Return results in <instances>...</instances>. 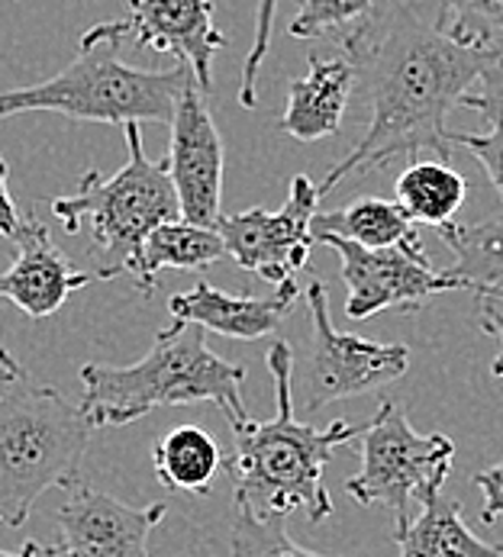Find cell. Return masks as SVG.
Returning <instances> with one entry per match:
<instances>
[{
    "label": "cell",
    "instance_id": "cell-1",
    "mask_svg": "<svg viewBox=\"0 0 503 557\" xmlns=\"http://www.w3.org/2000/svg\"><path fill=\"white\" fill-rule=\"evenodd\" d=\"M342 52L368 87L371 123L358 146L320 184V197L348 174L419 156L452 159L449 110L478 81L488 49L462 42L449 29V10H422V0H378L342 36Z\"/></svg>",
    "mask_w": 503,
    "mask_h": 557
},
{
    "label": "cell",
    "instance_id": "cell-2",
    "mask_svg": "<svg viewBox=\"0 0 503 557\" xmlns=\"http://www.w3.org/2000/svg\"><path fill=\"white\" fill-rule=\"evenodd\" d=\"M268 371L274 377L278 409L271 419H246L233 429L236 451L226 458L233 478V499L258 516L304 512L310 522L333 516V496L323 471L339 445L365 435V425L339 419L327 429L307 425L294 416V351L287 342L268 348Z\"/></svg>",
    "mask_w": 503,
    "mask_h": 557
},
{
    "label": "cell",
    "instance_id": "cell-3",
    "mask_svg": "<svg viewBox=\"0 0 503 557\" xmlns=\"http://www.w3.org/2000/svg\"><path fill=\"white\" fill-rule=\"evenodd\" d=\"M204 325L174 319L156 335L152 351L130 364H84L82 412L94 429L139 422L162 406L213 403L230 425L252 419L243 403L246 368L223 361L204 342Z\"/></svg>",
    "mask_w": 503,
    "mask_h": 557
},
{
    "label": "cell",
    "instance_id": "cell-4",
    "mask_svg": "<svg viewBox=\"0 0 503 557\" xmlns=\"http://www.w3.org/2000/svg\"><path fill=\"white\" fill-rule=\"evenodd\" d=\"M130 29L120 20L90 26L78 42V55L52 78L29 87H0V120L20 113H62L87 123H168L177 97L191 81V65L177 62L165 72H143L123 62L120 49Z\"/></svg>",
    "mask_w": 503,
    "mask_h": 557
},
{
    "label": "cell",
    "instance_id": "cell-5",
    "mask_svg": "<svg viewBox=\"0 0 503 557\" xmlns=\"http://www.w3.org/2000/svg\"><path fill=\"white\" fill-rule=\"evenodd\" d=\"M90 422L78 403L29 371L0 348V522L20 529L42 493L75 486Z\"/></svg>",
    "mask_w": 503,
    "mask_h": 557
},
{
    "label": "cell",
    "instance_id": "cell-6",
    "mask_svg": "<svg viewBox=\"0 0 503 557\" xmlns=\"http://www.w3.org/2000/svg\"><path fill=\"white\" fill-rule=\"evenodd\" d=\"M126 136V164L103 177L97 168L84 171L78 194L52 200V216L65 226V233H90L94 245V277L110 281L120 274H133L146 239L181 220V203L174 181L168 174V161H152L143 149L139 123L123 126Z\"/></svg>",
    "mask_w": 503,
    "mask_h": 557
},
{
    "label": "cell",
    "instance_id": "cell-7",
    "mask_svg": "<svg viewBox=\"0 0 503 557\" xmlns=\"http://www.w3.org/2000/svg\"><path fill=\"white\" fill-rule=\"evenodd\" d=\"M452 458V438L419 435L407 412L384 399L361 435V471L345 480V490L361 506H384L397 516V525H407L414 503L422 506L442 493Z\"/></svg>",
    "mask_w": 503,
    "mask_h": 557
},
{
    "label": "cell",
    "instance_id": "cell-8",
    "mask_svg": "<svg viewBox=\"0 0 503 557\" xmlns=\"http://www.w3.org/2000/svg\"><path fill=\"white\" fill-rule=\"evenodd\" d=\"M307 304L314 322V342H310L304 403L310 412L330 406L335 399L371 394L407 374L410 351L404 345H381L335 329L330 319V297L320 281H310Z\"/></svg>",
    "mask_w": 503,
    "mask_h": 557
},
{
    "label": "cell",
    "instance_id": "cell-9",
    "mask_svg": "<svg viewBox=\"0 0 503 557\" xmlns=\"http://www.w3.org/2000/svg\"><path fill=\"white\" fill-rule=\"evenodd\" d=\"M342 261L345 317L368 319L381 310H419L429 297L449 290H468L465 281L449 271H435L422 248H361L339 236H317Z\"/></svg>",
    "mask_w": 503,
    "mask_h": 557
},
{
    "label": "cell",
    "instance_id": "cell-10",
    "mask_svg": "<svg viewBox=\"0 0 503 557\" xmlns=\"http://www.w3.org/2000/svg\"><path fill=\"white\" fill-rule=\"evenodd\" d=\"M320 200V184H314L307 174H294L281 210H246L236 216H220L217 233L226 245V255L240 268L271 284H287L300 268H307L317 245L314 220Z\"/></svg>",
    "mask_w": 503,
    "mask_h": 557
},
{
    "label": "cell",
    "instance_id": "cell-11",
    "mask_svg": "<svg viewBox=\"0 0 503 557\" xmlns=\"http://www.w3.org/2000/svg\"><path fill=\"white\" fill-rule=\"evenodd\" d=\"M165 161L177 190L181 220L204 230H217L223 216V139L194 75L184 84L174 107Z\"/></svg>",
    "mask_w": 503,
    "mask_h": 557
},
{
    "label": "cell",
    "instance_id": "cell-12",
    "mask_svg": "<svg viewBox=\"0 0 503 557\" xmlns=\"http://www.w3.org/2000/svg\"><path fill=\"white\" fill-rule=\"evenodd\" d=\"M165 503L130 506L87 483L69 486L65 503L56 509L65 557H152L149 535L165 519Z\"/></svg>",
    "mask_w": 503,
    "mask_h": 557
},
{
    "label": "cell",
    "instance_id": "cell-13",
    "mask_svg": "<svg viewBox=\"0 0 503 557\" xmlns=\"http://www.w3.org/2000/svg\"><path fill=\"white\" fill-rule=\"evenodd\" d=\"M139 49L187 62L204 94L213 90V55L226 36L213 26V0H130L123 16Z\"/></svg>",
    "mask_w": 503,
    "mask_h": 557
},
{
    "label": "cell",
    "instance_id": "cell-14",
    "mask_svg": "<svg viewBox=\"0 0 503 557\" xmlns=\"http://www.w3.org/2000/svg\"><path fill=\"white\" fill-rule=\"evenodd\" d=\"M94 271L75 268L49 236V230L33 220L29 233L16 242V261L0 271V300L13 304L26 317H56L75 290L87 287Z\"/></svg>",
    "mask_w": 503,
    "mask_h": 557
},
{
    "label": "cell",
    "instance_id": "cell-15",
    "mask_svg": "<svg viewBox=\"0 0 503 557\" xmlns=\"http://www.w3.org/2000/svg\"><path fill=\"white\" fill-rule=\"evenodd\" d=\"M297 297H300L297 281L278 284V290L271 297H249V294L233 297V294H223V290L200 281L191 290L174 294L168 300V310L181 322L204 325L207 332H217L226 338L252 342V338L271 335L284 322V317L294 310Z\"/></svg>",
    "mask_w": 503,
    "mask_h": 557
},
{
    "label": "cell",
    "instance_id": "cell-16",
    "mask_svg": "<svg viewBox=\"0 0 503 557\" xmlns=\"http://www.w3.org/2000/svg\"><path fill=\"white\" fill-rule=\"evenodd\" d=\"M355 65L348 59L310 55L307 75L291 81L287 110L281 116V133L297 143H320L339 133L348 94L355 87Z\"/></svg>",
    "mask_w": 503,
    "mask_h": 557
},
{
    "label": "cell",
    "instance_id": "cell-17",
    "mask_svg": "<svg viewBox=\"0 0 503 557\" xmlns=\"http://www.w3.org/2000/svg\"><path fill=\"white\" fill-rule=\"evenodd\" d=\"M394 542L401 545V557H503V545H491L478 539L455 499L442 493L422 503V512L407 525H397Z\"/></svg>",
    "mask_w": 503,
    "mask_h": 557
},
{
    "label": "cell",
    "instance_id": "cell-18",
    "mask_svg": "<svg viewBox=\"0 0 503 557\" xmlns=\"http://www.w3.org/2000/svg\"><path fill=\"white\" fill-rule=\"evenodd\" d=\"M152 468L165 490L207 496L217 474L226 471V455L207 429L177 425L152 445Z\"/></svg>",
    "mask_w": 503,
    "mask_h": 557
},
{
    "label": "cell",
    "instance_id": "cell-19",
    "mask_svg": "<svg viewBox=\"0 0 503 557\" xmlns=\"http://www.w3.org/2000/svg\"><path fill=\"white\" fill-rule=\"evenodd\" d=\"M223 255H226V245L217 230H204V226L174 220V223L159 226L146 239L130 277L149 297V294H156L162 271H171V268L174 271H200V268H210L213 261H220Z\"/></svg>",
    "mask_w": 503,
    "mask_h": 557
},
{
    "label": "cell",
    "instance_id": "cell-20",
    "mask_svg": "<svg viewBox=\"0 0 503 557\" xmlns=\"http://www.w3.org/2000/svg\"><path fill=\"white\" fill-rule=\"evenodd\" d=\"M317 236H339L361 248H397V245L422 248L417 223L401 210L397 200H381V197H358L342 210L317 213L314 239Z\"/></svg>",
    "mask_w": 503,
    "mask_h": 557
},
{
    "label": "cell",
    "instance_id": "cell-21",
    "mask_svg": "<svg viewBox=\"0 0 503 557\" xmlns=\"http://www.w3.org/2000/svg\"><path fill=\"white\" fill-rule=\"evenodd\" d=\"M394 190H397L401 210L414 223L432 226V230H445L449 223H455V216L468 197L465 177L449 161L439 159L410 161L401 171Z\"/></svg>",
    "mask_w": 503,
    "mask_h": 557
},
{
    "label": "cell",
    "instance_id": "cell-22",
    "mask_svg": "<svg viewBox=\"0 0 503 557\" xmlns=\"http://www.w3.org/2000/svg\"><path fill=\"white\" fill-rule=\"evenodd\" d=\"M439 236L455 255L449 274L465 281L468 290L503 287V220L449 223Z\"/></svg>",
    "mask_w": 503,
    "mask_h": 557
},
{
    "label": "cell",
    "instance_id": "cell-23",
    "mask_svg": "<svg viewBox=\"0 0 503 557\" xmlns=\"http://www.w3.org/2000/svg\"><path fill=\"white\" fill-rule=\"evenodd\" d=\"M233 557H333L297 545L284 532V516H258L236 499L233 512Z\"/></svg>",
    "mask_w": 503,
    "mask_h": 557
},
{
    "label": "cell",
    "instance_id": "cell-24",
    "mask_svg": "<svg viewBox=\"0 0 503 557\" xmlns=\"http://www.w3.org/2000/svg\"><path fill=\"white\" fill-rule=\"evenodd\" d=\"M378 0H304L297 16L291 20L287 33L294 39H317L339 26H355L371 13Z\"/></svg>",
    "mask_w": 503,
    "mask_h": 557
},
{
    "label": "cell",
    "instance_id": "cell-25",
    "mask_svg": "<svg viewBox=\"0 0 503 557\" xmlns=\"http://www.w3.org/2000/svg\"><path fill=\"white\" fill-rule=\"evenodd\" d=\"M449 10V29L468 46H494L503 33V0H442Z\"/></svg>",
    "mask_w": 503,
    "mask_h": 557
},
{
    "label": "cell",
    "instance_id": "cell-26",
    "mask_svg": "<svg viewBox=\"0 0 503 557\" xmlns=\"http://www.w3.org/2000/svg\"><path fill=\"white\" fill-rule=\"evenodd\" d=\"M274 10H278V0H258L255 7V36H252V49L246 55V65H243V81H240V103L252 110L258 103L255 97V81L261 72V62L268 55V46H271V29H274Z\"/></svg>",
    "mask_w": 503,
    "mask_h": 557
},
{
    "label": "cell",
    "instance_id": "cell-27",
    "mask_svg": "<svg viewBox=\"0 0 503 557\" xmlns=\"http://www.w3.org/2000/svg\"><path fill=\"white\" fill-rule=\"evenodd\" d=\"M462 107L478 110L491 126L503 123V46H491L488 62L478 75V94H465Z\"/></svg>",
    "mask_w": 503,
    "mask_h": 557
},
{
    "label": "cell",
    "instance_id": "cell-28",
    "mask_svg": "<svg viewBox=\"0 0 503 557\" xmlns=\"http://www.w3.org/2000/svg\"><path fill=\"white\" fill-rule=\"evenodd\" d=\"M452 146H465L475 159L484 164L498 197L503 200V123H494L488 133H449Z\"/></svg>",
    "mask_w": 503,
    "mask_h": 557
},
{
    "label": "cell",
    "instance_id": "cell-29",
    "mask_svg": "<svg viewBox=\"0 0 503 557\" xmlns=\"http://www.w3.org/2000/svg\"><path fill=\"white\" fill-rule=\"evenodd\" d=\"M33 220L36 216L33 213H23L16 207V200L10 197V164L0 156V236L10 242H20L29 233Z\"/></svg>",
    "mask_w": 503,
    "mask_h": 557
},
{
    "label": "cell",
    "instance_id": "cell-30",
    "mask_svg": "<svg viewBox=\"0 0 503 557\" xmlns=\"http://www.w3.org/2000/svg\"><path fill=\"white\" fill-rule=\"evenodd\" d=\"M475 486L484 493V509H481V522L491 525L503 516V465L488 468L481 474H475Z\"/></svg>",
    "mask_w": 503,
    "mask_h": 557
},
{
    "label": "cell",
    "instance_id": "cell-31",
    "mask_svg": "<svg viewBox=\"0 0 503 557\" xmlns=\"http://www.w3.org/2000/svg\"><path fill=\"white\" fill-rule=\"evenodd\" d=\"M481 325H484L488 335H494V338L501 342V351H498V358H494V364H491V374H494V377H503V310L498 304L481 300Z\"/></svg>",
    "mask_w": 503,
    "mask_h": 557
},
{
    "label": "cell",
    "instance_id": "cell-32",
    "mask_svg": "<svg viewBox=\"0 0 503 557\" xmlns=\"http://www.w3.org/2000/svg\"><path fill=\"white\" fill-rule=\"evenodd\" d=\"M0 557H65L59 545H42V542H23L20 552H0Z\"/></svg>",
    "mask_w": 503,
    "mask_h": 557
},
{
    "label": "cell",
    "instance_id": "cell-33",
    "mask_svg": "<svg viewBox=\"0 0 503 557\" xmlns=\"http://www.w3.org/2000/svg\"><path fill=\"white\" fill-rule=\"evenodd\" d=\"M475 294H478V300H491L503 310V287H484V290H475Z\"/></svg>",
    "mask_w": 503,
    "mask_h": 557
}]
</instances>
